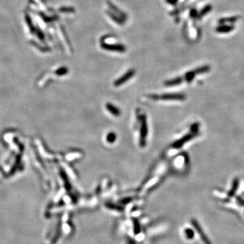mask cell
I'll return each mask as SVG.
<instances>
[{"instance_id":"obj_1","label":"cell","mask_w":244,"mask_h":244,"mask_svg":"<svg viewBox=\"0 0 244 244\" xmlns=\"http://www.w3.org/2000/svg\"><path fill=\"white\" fill-rule=\"evenodd\" d=\"M102 48L105 50H109L112 52H124L126 50V48L121 44H109L108 43L102 42Z\"/></svg>"},{"instance_id":"obj_2","label":"cell","mask_w":244,"mask_h":244,"mask_svg":"<svg viewBox=\"0 0 244 244\" xmlns=\"http://www.w3.org/2000/svg\"><path fill=\"white\" fill-rule=\"evenodd\" d=\"M191 223L194 228L197 231H198V233H199V235L200 236V237L201 239V240L203 241V242L205 244H211L210 240H209L208 238V237L206 235L205 233H204L203 229H201V227L200 226H199L198 221H197L196 220H192Z\"/></svg>"},{"instance_id":"obj_3","label":"cell","mask_w":244,"mask_h":244,"mask_svg":"<svg viewBox=\"0 0 244 244\" xmlns=\"http://www.w3.org/2000/svg\"><path fill=\"white\" fill-rule=\"evenodd\" d=\"M107 4L108 7L109 8L110 10L113 12L115 14V15H117V16H119V17H121L122 19H123L124 20H126V19H127V18H128L127 15H126L123 11H122L121 9H119L118 7H117L115 5V4H113L111 1H107Z\"/></svg>"},{"instance_id":"obj_4","label":"cell","mask_w":244,"mask_h":244,"mask_svg":"<svg viewBox=\"0 0 244 244\" xmlns=\"http://www.w3.org/2000/svg\"><path fill=\"white\" fill-rule=\"evenodd\" d=\"M134 73H135L134 70H133V69L129 70V71L126 73V74H124L123 76L121 77V78L117 79V80L115 82V86H117L121 85V84H123V83H125V82L127 81L128 79L132 78L134 75Z\"/></svg>"},{"instance_id":"obj_5","label":"cell","mask_w":244,"mask_h":244,"mask_svg":"<svg viewBox=\"0 0 244 244\" xmlns=\"http://www.w3.org/2000/svg\"><path fill=\"white\" fill-rule=\"evenodd\" d=\"M235 29V27L232 25H222L219 26L216 29V31L219 33H227Z\"/></svg>"},{"instance_id":"obj_6","label":"cell","mask_w":244,"mask_h":244,"mask_svg":"<svg viewBox=\"0 0 244 244\" xmlns=\"http://www.w3.org/2000/svg\"><path fill=\"white\" fill-rule=\"evenodd\" d=\"M106 13L107 15L109 16V18H111V20H113L115 23H117V24H118L119 25H123L124 24V20L122 19L121 17H119V16H117L111 10H107Z\"/></svg>"},{"instance_id":"obj_7","label":"cell","mask_w":244,"mask_h":244,"mask_svg":"<svg viewBox=\"0 0 244 244\" xmlns=\"http://www.w3.org/2000/svg\"><path fill=\"white\" fill-rule=\"evenodd\" d=\"M161 99L163 100H184V97L182 94H165L161 97Z\"/></svg>"},{"instance_id":"obj_8","label":"cell","mask_w":244,"mask_h":244,"mask_svg":"<svg viewBox=\"0 0 244 244\" xmlns=\"http://www.w3.org/2000/svg\"><path fill=\"white\" fill-rule=\"evenodd\" d=\"M240 17L238 16H231V17L228 18H222L219 19V22L220 24H225V23H234L237 21Z\"/></svg>"},{"instance_id":"obj_9","label":"cell","mask_w":244,"mask_h":244,"mask_svg":"<svg viewBox=\"0 0 244 244\" xmlns=\"http://www.w3.org/2000/svg\"><path fill=\"white\" fill-rule=\"evenodd\" d=\"M193 137L194 136L193 134H192L185 136V137H183L181 140H178V141H177L176 142H175L174 145V146L175 147H180L182 145H184L185 142H187L189 140H191Z\"/></svg>"},{"instance_id":"obj_10","label":"cell","mask_w":244,"mask_h":244,"mask_svg":"<svg viewBox=\"0 0 244 244\" xmlns=\"http://www.w3.org/2000/svg\"><path fill=\"white\" fill-rule=\"evenodd\" d=\"M212 6H210V5H207L204 8L201 10L200 12H199V13L198 14V17L199 18H202L203 16H205L206 15H207L208 13L210 12L212 10Z\"/></svg>"},{"instance_id":"obj_11","label":"cell","mask_w":244,"mask_h":244,"mask_svg":"<svg viewBox=\"0 0 244 244\" xmlns=\"http://www.w3.org/2000/svg\"><path fill=\"white\" fill-rule=\"evenodd\" d=\"M210 67L208 66V65H206V66L197 68L196 69L193 70V71L195 72V75H197V74H201V73H204L208 72L209 71H210Z\"/></svg>"},{"instance_id":"obj_12","label":"cell","mask_w":244,"mask_h":244,"mask_svg":"<svg viewBox=\"0 0 244 244\" xmlns=\"http://www.w3.org/2000/svg\"><path fill=\"white\" fill-rule=\"evenodd\" d=\"M182 81V78H180V77H177V78L167 81L166 83V86H175V85H178V84H181Z\"/></svg>"},{"instance_id":"obj_13","label":"cell","mask_w":244,"mask_h":244,"mask_svg":"<svg viewBox=\"0 0 244 244\" xmlns=\"http://www.w3.org/2000/svg\"><path fill=\"white\" fill-rule=\"evenodd\" d=\"M107 109L109 110V111L113 115H119V111L118 109H117L116 107H115L114 106H113L111 104H107Z\"/></svg>"},{"instance_id":"obj_14","label":"cell","mask_w":244,"mask_h":244,"mask_svg":"<svg viewBox=\"0 0 244 244\" xmlns=\"http://www.w3.org/2000/svg\"><path fill=\"white\" fill-rule=\"evenodd\" d=\"M233 187H232V189L231 190V191L229 192V195L230 196H233V195L235 193L237 189L238 188V185H239V180L237 178H235V179L234 180L233 183Z\"/></svg>"},{"instance_id":"obj_15","label":"cell","mask_w":244,"mask_h":244,"mask_svg":"<svg viewBox=\"0 0 244 244\" xmlns=\"http://www.w3.org/2000/svg\"><path fill=\"white\" fill-rule=\"evenodd\" d=\"M60 234H61V229H60V227L59 226L58 227L54 236L53 237L52 240V244H54L57 242L58 239H59V237H60Z\"/></svg>"},{"instance_id":"obj_16","label":"cell","mask_w":244,"mask_h":244,"mask_svg":"<svg viewBox=\"0 0 244 244\" xmlns=\"http://www.w3.org/2000/svg\"><path fill=\"white\" fill-rule=\"evenodd\" d=\"M184 233L185 236H186V237L188 239H192L195 236L194 231L191 229H189V228L185 229L184 231Z\"/></svg>"},{"instance_id":"obj_17","label":"cell","mask_w":244,"mask_h":244,"mask_svg":"<svg viewBox=\"0 0 244 244\" xmlns=\"http://www.w3.org/2000/svg\"><path fill=\"white\" fill-rule=\"evenodd\" d=\"M59 10L63 13H74L76 12L75 8L73 7H62L59 9Z\"/></svg>"},{"instance_id":"obj_18","label":"cell","mask_w":244,"mask_h":244,"mask_svg":"<svg viewBox=\"0 0 244 244\" xmlns=\"http://www.w3.org/2000/svg\"><path fill=\"white\" fill-rule=\"evenodd\" d=\"M134 231L135 235H138L140 232V225L137 220H134Z\"/></svg>"},{"instance_id":"obj_19","label":"cell","mask_w":244,"mask_h":244,"mask_svg":"<svg viewBox=\"0 0 244 244\" xmlns=\"http://www.w3.org/2000/svg\"><path fill=\"white\" fill-rule=\"evenodd\" d=\"M195 76V72L193 71H189L188 73H187L186 76H185V78H186V80L189 82H191L193 79L194 78V77Z\"/></svg>"},{"instance_id":"obj_20","label":"cell","mask_w":244,"mask_h":244,"mask_svg":"<svg viewBox=\"0 0 244 244\" xmlns=\"http://www.w3.org/2000/svg\"><path fill=\"white\" fill-rule=\"evenodd\" d=\"M107 207L109 208L110 209H113V210H115L117 211H121L122 210V208L120 207H118V206H117L115 205H112L111 203H107Z\"/></svg>"},{"instance_id":"obj_21","label":"cell","mask_w":244,"mask_h":244,"mask_svg":"<svg viewBox=\"0 0 244 244\" xmlns=\"http://www.w3.org/2000/svg\"><path fill=\"white\" fill-rule=\"evenodd\" d=\"M115 139V135L114 134H110L108 135V137H107L108 142H114Z\"/></svg>"},{"instance_id":"obj_22","label":"cell","mask_w":244,"mask_h":244,"mask_svg":"<svg viewBox=\"0 0 244 244\" xmlns=\"http://www.w3.org/2000/svg\"><path fill=\"white\" fill-rule=\"evenodd\" d=\"M198 14L196 10H193L191 12V16L192 17H198Z\"/></svg>"},{"instance_id":"obj_23","label":"cell","mask_w":244,"mask_h":244,"mask_svg":"<svg viewBox=\"0 0 244 244\" xmlns=\"http://www.w3.org/2000/svg\"><path fill=\"white\" fill-rule=\"evenodd\" d=\"M178 1V0H166V2L170 4H175Z\"/></svg>"}]
</instances>
